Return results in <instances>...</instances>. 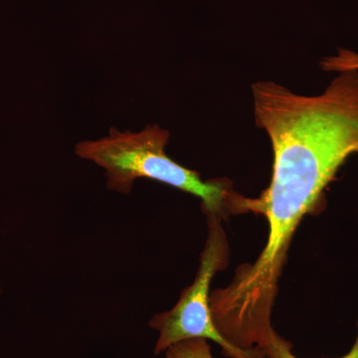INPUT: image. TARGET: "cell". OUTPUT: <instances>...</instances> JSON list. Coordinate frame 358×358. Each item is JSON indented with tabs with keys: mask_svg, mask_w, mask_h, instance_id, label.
<instances>
[{
	"mask_svg": "<svg viewBox=\"0 0 358 358\" xmlns=\"http://www.w3.org/2000/svg\"><path fill=\"white\" fill-rule=\"evenodd\" d=\"M0 293H1V286H0Z\"/></svg>",
	"mask_w": 358,
	"mask_h": 358,
	"instance_id": "7",
	"label": "cell"
},
{
	"mask_svg": "<svg viewBox=\"0 0 358 358\" xmlns=\"http://www.w3.org/2000/svg\"><path fill=\"white\" fill-rule=\"evenodd\" d=\"M252 96L256 126L267 134L274 154L272 178L257 199L239 195L235 213L264 216L268 233L262 253L237 268L225 292L239 310L264 317L273 313L296 228L320 206L348 157L358 154V71L338 73L320 95L261 81Z\"/></svg>",
	"mask_w": 358,
	"mask_h": 358,
	"instance_id": "1",
	"label": "cell"
},
{
	"mask_svg": "<svg viewBox=\"0 0 358 358\" xmlns=\"http://www.w3.org/2000/svg\"><path fill=\"white\" fill-rule=\"evenodd\" d=\"M265 358H300L293 352V345L275 331L267 345L263 348ZM338 358H358V322L357 334L350 352Z\"/></svg>",
	"mask_w": 358,
	"mask_h": 358,
	"instance_id": "4",
	"label": "cell"
},
{
	"mask_svg": "<svg viewBox=\"0 0 358 358\" xmlns=\"http://www.w3.org/2000/svg\"><path fill=\"white\" fill-rule=\"evenodd\" d=\"M320 65L326 72L358 71V53L350 49L339 48L336 55L322 58Z\"/></svg>",
	"mask_w": 358,
	"mask_h": 358,
	"instance_id": "6",
	"label": "cell"
},
{
	"mask_svg": "<svg viewBox=\"0 0 358 358\" xmlns=\"http://www.w3.org/2000/svg\"><path fill=\"white\" fill-rule=\"evenodd\" d=\"M164 355L166 358H214L208 341L201 338L181 341L169 348Z\"/></svg>",
	"mask_w": 358,
	"mask_h": 358,
	"instance_id": "5",
	"label": "cell"
},
{
	"mask_svg": "<svg viewBox=\"0 0 358 358\" xmlns=\"http://www.w3.org/2000/svg\"><path fill=\"white\" fill-rule=\"evenodd\" d=\"M169 138V131L159 126H148L136 134L113 128L107 138L78 143L76 154L103 167L108 187L115 192L127 194L136 179H152L199 197L206 216L233 213L237 193L232 192L230 182L202 180L199 173L174 162L164 150Z\"/></svg>",
	"mask_w": 358,
	"mask_h": 358,
	"instance_id": "2",
	"label": "cell"
},
{
	"mask_svg": "<svg viewBox=\"0 0 358 358\" xmlns=\"http://www.w3.org/2000/svg\"><path fill=\"white\" fill-rule=\"evenodd\" d=\"M208 237L194 281L183 289L171 310L157 313L150 327L159 333L154 353L162 355L171 346L189 339H206L217 343L228 358H265L262 350H242L229 343L218 331L210 310V285L214 275L226 268L229 245L222 227V217L207 215Z\"/></svg>",
	"mask_w": 358,
	"mask_h": 358,
	"instance_id": "3",
	"label": "cell"
}]
</instances>
